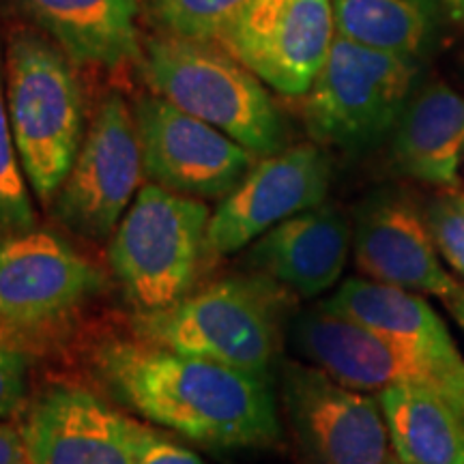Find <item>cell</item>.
<instances>
[{"label": "cell", "instance_id": "4316f807", "mask_svg": "<svg viewBox=\"0 0 464 464\" xmlns=\"http://www.w3.org/2000/svg\"><path fill=\"white\" fill-rule=\"evenodd\" d=\"M0 464H31L22 430L11 423H0Z\"/></svg>", "mask_w": 464, "mask_h": 464}, {"label": "cell", "instance_id": "7402d4cb", "mask_svg": "<svg viewBox=\"0 0 464 464\" xmlns=\"http://www.w3.org/2000/svg\"><path fill=\"white\" fill-rule=\"evenodd\" d=\"M28 179L17 153L5 102V56L0 52V239L37 228Z\"/></svg>", "mask_w": 464, "mask_h": 464}, {"label": "cell", "instance_id": "9c48e42d", "mask_svg": "<svg viewBox=\"0 0 464 464\" xmlns=\"http://www.w3.org/2000/svg\"><path fill=\"white\" fill-rule=\"evenodd\" d=\"M142 174L133 110L110 92L92 116L75 161L52 200V216L75 237L106 241L131 205Z\"/></svg>", "mask_w": 464, "mask_h": 464}, {"label": "cell", "instance_id": "83f0119b", "mask_svg": "<svg viewBox=\"0 0 464 464\" xmlns=\"http://www.w3.org/2000/svg\"><path fill=\"white\" fill-rule=\"evenodd\" d=\"M448 304L451 316L456 318V323L464 329V284H458V288L450 295L448 299H443Z\"/></svg>", "mask_w": 464, "mask_h": 464}, {"label": "cell", "instance_id": "7a4b0ae2", "mask_svg": "<svg viewBox=\"0 0 464 464\" xmlns=\"http://www.w3.org/2000/svg\"><path fill=\"white\" fill-rule=\"evenodd\" d=\"M290 297L280 284L249 271L191 290L164 310L138 314L133 334L147 344L274 381L288 335Z\"/></svg>", "mask_w": 464, "mask_h": 464}, {"label": "cell", "instance_id": "d4e9b609", "mask_svg": "<svg viewBox=\"0 0 464 464\" xmlns=\"http://www.w3.org/2000/svg\"><path fill=\"white\" fill-rule=\"evenodd\" d=\"M31 357L26 351L0 344V420L11 417L24 404Z\"/></svg>", "mask_w": 464, "mask_h": 464}, {"label": "cell", "instance_id": "e0dca14e", "mask_svg": "<svg viewBox=\"0 0 464 464\" xmlns=\"http://www.w3.org/2000/svg\"><path fill=\"white\" fill-rule=\"evenodd\" d=\"M75 65L119 69L142 61L138 0H17Z\"/></svg>", "mask_w": 464, "mask_h": 464}, {"label": "cell", "instance_id": "ac0fdd59", "mask_svg": "<svg viewBox=\"0 0 464 464\" xmlns=\"http://www.w3.org/2000/svg\"><path fill=\"white\" fill-rule=\"evenodd\" d=\"M392 158L404 177L456 189L464 160V97L448 84H428L411 95L393 127Z\"/></svg>", "mask_w": 464, "mask_h": 464}, {"label": "cell", "instance_id": "3957f363", "mask_svg": "<svg viewBox=\"0 0 464 464\" xmlns=\"http://www.w3.org/2000/svg\"><path fill=\"white\" fill-rule=\"evenodd\" d=\"M142 72L155 95L224 131L256 158L286 149V121L266 84L216 42L149 39Z\"/></svg>", "mask_w": 464, "mask_h": 464}, {"label": "cell", "instance_id": "2e32d148", "mask_svg": "<svg viewBox=\"0 0 464 464\" xmlns=\"http://www.w3.org/2000/svg\"><path fill=\"white\" fill-rule=\"evenodd\" d=\"M353 247V226L340 208L318 205L284 219L249 243L243 266L293 297H318L338 284Z\"/></svg>", "mask_w": 464, "mask_h": 464}, {"label": "cell", "instance_id": "d6986e66", "mask_svg": "<svg viewBox=\"0 0 464 464\" xmlns=\"http://www.w3.org/2000/svg\"><path fill=\"white\" fill-rule=\"evenodd\" d=\"M318 305L437 362L464 365L445 323L413 290L351 277Z\"/></svg>", "mask_w": 464, "mask_h": 464}, {"label": "cell", "instance_id": "ffe728a7", "mask_svg": "<svg viewBox=\"0 0 464 464\" xmlns=\"http://www.w3.org/2000/svg\"><path fill=\"white\" fill-rule=\"evenodd\" d=\"M390 443L402 464H464V417L437 392L392 385L379 392Z\"/></svg>", "mask_w": 464, "mask_h": 464}, {"label": "cell", "instance_id": "f546056e", "mask_svg": "<svg viewBox=\"0 0 464 464\" xmlns=\"http://www.w3.org/2000/svg\"><path fill=\"white\" fill-rule=\"evenodd\" d=\"M387 464H402V462H400V460H392V458H390V460H387Z\"/></svg>", "mask_w": 464, "mask_h": 464}, {"label": "cell", "instance_id": "cb8c5ba5", "mask_svg": "<svg viewBox=\"0 0 464 464\" xmlns=\"http://www.w3.org/2000/svg\"><path fill=\"white\" fill-rule=\"evenodd\" d=\"M423 218L440 256L464 277V194L454 189L437 196Z\"/></svg>", "mask_w": 464, "mask_h": 464}, {"label": "cell", "instance_id": "6da1fadb", "mask_svg": "<svg viewBox=\"0 0 464 464\" xmlns=\"http://www.w3.org/2000/svg\"><path fill=\"white\" fill-rule=\"evenodd\" d=\"M95 372L150 423L213 450L271 448L282 437L274 381L142 340L97 346Z\"/></svg>", "mask_w": 464, "mask_h": 464}, {"label": "cell", "instance_id": "4fadbf2b", "mask_svg": "<svg viewBox=\"0 0 464 464\" xmlns=\"http://www.w3.org/2000/svg\"><path fill=\"white\" fill-rule=\"evenodd\" d=\"M332 161L316 144H295L266 155L219 200L207 228V258L241 252L284 219L323 205Z\"/></svg>", "mask_w": 464, "mask_h": 464}, {"label": "cell", "instance_id": "8992f818", "mask_svg": "<svg viewBox=\"0 0 464 464\" xmlns=\"http://www.w3.org/2000/svg\"><path fill=\"white\" fill-rule=\"evenodd\" d=\"M417 65L335 34L314 84L304 95V121L316 142L346 153L379 144L411 100Z\"/></svg>", "mask_w": 464, "mask_h": 464}, {"label": "cell", "instance_id": "9a60e30c", "mask_svg": "<svg viewBox=\"0 0 464 464\" xmlns=\"http://www.w3.org/2000/svg\"><path fill=\"white\" fill-rule=\"evenodd\" d=\"M353 254L365 277L448 299L458 282L443 269L423 211L396 194L372 196L353 224Z\"/></svg>", "mask_w": 464, "mask_h": 464}, {"label": "cell", "instance_id": "277c9868", "mask_svg": "<svg viewBox=\"0 0 464 464\" xmlns=\"http://www.w3.org/2000/svg\"><path fill=\"white\" fill-rule=\"evenodd\" d=\"M75 63L54 42L31 33L5 54V102L33 194L52 205L86 136L84 91Z\"/></svg>", "mask_w": 464, "mask_h": 464}, {"label": "cell", "instance_id": "5b68a950", "mask_svg": "<svg viewBox=\"0 0 464 464\" xmlns=\"http://www.w3.org/2000/svg\"><path fill=\"white\" fill-rule=\"evenodd\" d=\"M208 219L205 200L142 185L108 246L110 269L138 314L170 307L194 290Z\"/></svg>", "mask_w": 464, "mask_h": 464}, {"label": "cell", "instance_id": "7c38bea8", "mask_svg": "<svg viewBox=\"0 0 464 464\" xmlns=\"http://www.w3.org/2000/svg\"><path fill=\"white\" fill-rule=\"evenodd\" d=\"M334 39L332 0H252L218 44L269 89L304 97Z\"/></svg>", "mask_w": 464, "mask_h": 464}, {"label": "cell", "instance_id": "f1b7e54d", "mask_svg": "<svg viewBox=\"0 0 464 464\" xmlns=\"http://www.w3.org/2000/svg\"><path fill=\"white\" fill-rule=\"evenodd\" d=\"M445 5V11L456 24L464 26V0H440Z\"/></svg>", "mask_w": 464, "mask_h": 464}, {"label": "cell", "instance_id": "5bb4252c", "mask_svg": "<svg viewBox=\"0 0 464 464\" xmlns=\"http://www.w3.org/2000/svg\"><path fill=\"white\" fill-rule=\"evenodd\" d=\"M20 430L31 464H136V420L73 382L39 392Z\"/></svg>", "mask_w": 464, "mask_h": 464}, {"label": "cell", "instance_id": "44dd1931", "mask_svg": "<svg viewBox=\"0 0 464 464\" xmlns=\"http://www.w3.org/2000/svg\"><path fill=\"white\" fill-rule=\"evenodd\" d=\"M335 34L415 61L434 24L432 0H332Z\"/></svg>", "mask_w": 464, "mask_h": 464}, {"label": "cell", "instance_id": "30bf717a", "mask_svg": "<svg viewBox=\"0 0 464 464\" xmlns=\"http://www.w3.org/2000/svg\"><path fill=\"white\" fill-rule=\"evenodd\" d=\"M280 400L307 464H387L390 432L379 398L312 363H280Z\"/></svg>", "mask_w": 464, "mask_h": 464}, {"label": "cell", "instance_id": "484cf974", "mask_svg": "<svg viewBox=\"0 0 464 464\" xmlns=\"http://www.w3.org/2000/svg\"><path fill=\"white\" fill-rule=\"evenodd\" d=\"M136 464H207L183 445L136 421Z\"/></svg>", "mask_w": 464, "mask_h": 464}, {"label": "cell", "instance_id": "52a82bcc", "mask_svg": "<svg viewBox=\"0 0 464 464\" xmlns=\"http://www.w3.org/2000/svg\"><path fill=\"white\" fill-rule=\"evenodd\" d=\"M106 288V276L52 230L0 239V344L24 348L67 327Z\"/></svg>", "mask_w": 464, "mask_h": 464}, {"label": "cell", "instance_id": "ba28073f", "mask_svg": "<svg viewBox=\"0 0 464 464\" xmlns=\"http://www.w3.org/2000/svg\"><path fill=\"white\" fill-rule=\"evenodd\" d=\"M288 340L301 359L351 390L421 385L443 396L464 417V365L421 355L321 305L290 318Z\"/></svg>", "mask_w": 464, "mask_h": 464}, {"label": "cell", "instance_id": "603a6c76", "mask_svg": "<svg viewBox=\"0 0 464 464\" xmlns=\"http://www.w3.org/2000/svg\"><path fill=\"white\" fill-rule=\"evenodd\" d=\"M252 0H150V17L164 34L216 42Z\"/></svg>", "mask_w": 464, "mask_h": 464}, {"label": "cell", "instance_id": "8fae6325", "mask_svg": "<svg viewBox=\"0 0 464 464\" xmlns=\"http://www.w3.org/2000/svg\"><path fill=\"white\" fill-rule=\"evenodd\" d=\"M142 174L150 183L198 200H222L256 164V155L224 131L149 92L133 103Z\"/></svg>", "mask_w": 464, "mask_h": 464}]
</instances>
